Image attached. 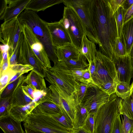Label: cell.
Here are the masks:
<instances>
[{
	"instance_id": "6da1fadb",
	"label": "cell",
	"mask_w": 133,
	"mask_h": 133,
	"mask_svg": "<svg viewBox=\"0 0 133 133\" xmlns=\"http://www.w3.org/2000/svg\"><path fill=\"white\" fill-rule=\"evenodd\" d=\"M92 16L101 52L111 60L117 31L115 17L109 0H94Z\"/></svg>"
},
{
	"instance_id": "7a4b0ae2",
	"label": "cell",
	"mask_w": 133,
	"mask_h": 133,
	"mask_svg": "<svg viewBox=\"0 0 133 133\" xmlns=\"http://www.w3.org/2000/svg\"><path fill=\"white\" fill-rule=\"evenodd\" d=\"M21 24L28 26L45 47L50 59L55 64L58 62L56 48L53 45L47 22L42 19L36 12L25 10L18 16Z\"/></svg>"
},
{
	"instance_id": "3957f363",
	"label": "cell",
	"mask_w": 133,
	"mask_h": 133,
	"mask_svg": "<svg viewBox=\"0 0 133 133\" xmlns=\"http://www.w3.org/2000/svg\"><path fill=\"white\" fill-rule=\"evenodd\" d=\"M121 98L116 93L96 111L94 133H112L116 119L120 112Z\"/></svg>"
},
{
	"instance_id": "277c9868",
	"label": "cell",
	"mask_w": 133,
	"mask_h": 133,
	"mask_svg": "<svg viewBox=\"0 0 133 133\" xmlns=\"http://www.w3.org/2000/svg\"><path fill=\"white\" fill-rule=\"evenodd\" d=\"M94 0H63L66 6L72 8L75 11L83 24L85 34L89 39L99 45L94 26L92 16Z\"/></svg>"
},
{
	"instance_id": "5b68a950",
	"label": "cell",
	"mask_w": 133,
	"mask_h": 133,
	"mask_svg": "<svg viewBox=\"0 0 133 133\" xmlns=\"http://www.w3.org/2000/svg\"><path fill=\"white\" fill-rule=\"evenodd\" d=\"M24 122V127L45 133H70L72 131L52 116L32 111Z\"/></svg>"
},
{
	"instance_id": "8992f818",
	"label": "cell",
	"mask_w": 133,
	"mask_h": 133,
	"mask_svg": "<svg viewBox=\"0 0 133 133\" xmlns=\"http://www.w3.org/2000/svg\"><path fill=\"white\" fill-rule=\"evenodd\" d=\"M59 21L68 32L72 43L80 52L85 32L82 23L77 13L72 8L65 6L63 18Z\"/></svg>"
},
{
	"instance_id": "52a82bcc",
	"label": "cell",
	"mask_w": 133,
	"mask_h": 133,
	"mask_svg": "<svg viewBox=\"0 0 133 133\" xmlns=\"http://www.w3.org/2000/svg\"><path fill=\"white\" fill-rule=\"evenodd\" d=\"M95 58L96 71L92 78V84L98 86L117 80L115 67L112 60L98 51Z\"/></svg>"
},
{
	"instance_id": "ba28073f",
	"label": "cell",
	"mask_w": 133,
	"mask_h": 133,
	"mask_svg": "<svg viewBox=\"0 0 133 133\" xmlns=\"http://www.w3.org/2000/svg\"><path fill=\"white\" fill-rule=\"evenodd\" d=\"M23 26L20 23L17 17L7 22H4L1 25L0 41L4 44L9 47V56L16 45Z\"/></svg>"
},
{
	"instance_id": "9c48e42d",
	"label": "cell",
	"mask_w": 133,
	"mask_h": 133,
	"mask_svg": "<svg viewBox=\"0 0 133 133\" xmlns=\"http://www.w3.org/2000/svg\"><path fill=\"white\" fill-rule=\"evenodd\" d=\"M110 96L97 86L90 83L81 104L89 113L96 111L110 99Z\"/></svg>"
},
{
	"instance_id": "30bf717a",
	"label": "cell",
	"mask_w": 133,
	"mask_h": 133,
	"mask_svg": "<svg viewBox=\"0 0 133 133\" xmlns=\"http://www.w3.org/2000/svg\"><path fill=\"white\" fill-rule=\"evenodd\" d=\"M51 102L58 106L62 113L68 115L73 122L75 120L76 103L73 96H70L57 87L51 85Z\"/></svg>"
},
{
	"instance_id": "8fae6325",
	"label": "cell",
	"mask_w": 133,
	"mask_h": 133,
	"mask_svg": "<svg viewBox=\"0 0 133 133\" xmlns=\"http://www.w3.org/2000/svg\"><path fill=\"white\" fill-rule=\"evenodd\" d=\"M45 77L51 85L58 87L70 96H73L78 81L71 77L52 67L46 71Z\"/></svg>"
},
{
	"instance_id": "7c38bea8",
	"label": "cell",
	"mask_w": 133,
	"mask_h": 133,
	"mask_svg": "<svg viewBox=\"0 0 133 133\" xmlns=\"http://www.w3.org/2000/svg\"><path fill=\"white\" fill-rule=\"evenodd\" d=\"M18 64L32 66L34 68L33 70L44 78L48 70L41 63L25 35L18 57Z\"/></svg>"
},
{
	"instance_id": "4fadbf2b",
	"label": "cell",
	"mask_w": 133,
	"mask_h": 133,
	"mask_svg": "<svg viewBox=\"0 0 133 133\" xmlns=\"http://www.w3.org/2000/svg\"><path fill=\"white\" fill-rule=\"evenodd\" d=\"M22 25L23 26L24 35L32 50L42 65L46 69L49 70L52 68L50 60L44 45L28 26L25 24Z\"/></svg>"
},
{
	"instance_id": "5bb4252c",
	"label": "cell",
	"mask_w": 133,
	"mask_h": 133,
	"mask_svg": "<svg viewBox=\"0 0 133 133\" xmlns=\"http://www.w3.org/2000/svg\"><path fill=\"white\" fill-rule=\"evenodd\" d=\"M111 60L115 65L118 81L130 85L131 79L133 76V68L130 55L118 56L114 54Z\"/></svg>"
},
{
	"instance_id": "9a60e30c",
	"label": "cell",
	"mask_w": 133,
	"mask_h": 133,
	"mask_svg": "<svg viewBox=\"0 0 133 133\" xmlns=\"http://www.w3.org/2000/svg\"><path fill=\"white\" fill-rule=\"evenodd\" d=\"M47 24L53 45L56 48L72 43L70 36L63 25L59 21Z\"/></svg>"
},
{
	"instance_id": "2e32d148",
	"label": "cell",
	"mask_w": 133,
	"mask_h": 133,
	"mask_svg": "<svg viewBox=\"0 0 133 133\" xmlns=\"http://www.w3.org/2000/svg\"><path fill=\"white\" fill-rule=\"evenodd\" d=\"M30 0H7V4L0 19L7 22L17 17L25 10Z\"/></svg>"
},
{
	"instance_id": "e0dca14e",
	"label": "cell",
	"mask_w": 133,
	"mask_h": 133,
	"mask_svg": "<svg viewBox=\"0 0 133 133\" xmlns=\"http://www.w3.org/2000/svg\"><path fill=\"white\" fill-rule=\"evenodd\" d=\"M120 40L128 54L133 57V18L124 24Z\"/></svg>"
},
{
	"instance_id": "ac0fdd59",
	"label": "cell",
	"mask_w": 133,
	"mask_h": 133,
	"mask_svg": "<svg viewBox=\"0 0 133 133\" xmlns=\"http://www.w3.org/2000/svg\"><path fill=\"white\" fill-rule=\"evenodd\" d=\"M56 52L58 61L69 59L77 60L80 54L79 50L72 43L56 48Z\"/></svg>"
},
{
	"instance_id": "d6986e66",
	"label": "cell",
	"mask_w": 133,
	"mask_h": 133,
	"mask_svg": "<svg viewBox=\"0 0 133 133\" xmlns=\"http://www.w3.org/2000/svg\"><path fill=\"white\" fill-rule=\"evenodd\" d=\"M24 80L11 96L10 102L11 108L15 107L25 105L32 102V100L22 88V86L25 83Z\"/></svg>"
},
{
	"instance_id": "ffe728a7",
	"label": "cell",
	"mask_w": 133,
	"mask_h": 133,
	"mask_svg": "<svg viewBox=\"0 0 133 133\" xmlns=\"http://www.w3.org/2000/svg\"><path fill=\"white\" fill-rule=\"evenodd\" d=\"M38 104L37 103L32 102L25 105L14 107L10 111L9 115L16 121L21 122L24 121Z\"/></svg>"
},
{
	"instance_id": "44dd1931",
	"label": "cell",
	"mask_w": 133,
	"mask_h": 133,
	"mask_svg": "<svg viewBox=\"0 0 133 133\" xmlns=\"http://www.w3.org/2000/svg\"><path fill=\"white\" fill-rule=\"evenodd\" d=\"M21 122L9 115L0 118V127L4 133H24Z\"/></svg>"
},
{
	"instance_id": "7402d4cb",
	"label": "cell",
	"mask_w": 133,
	"mask_h": 133,
	"mask_svg": "<svg viewBox=\"0 0 133 133\" xmlns=\"http://www.w3.org/2000/svg\"><path fill=\"white\" fill-rule=\"evenodd\" d=\"M32 111L52 117L58 115L62 113L58 106L52 102H48L39 104Z\"/></svg>"
},
{
	"instance_id": "603a6c76",
	"label": "cell",
	"mask_w": 133,
	"mask_h": 133,
	"mask_svg": "<svg viewBox=\"0 0 133 133\" xmlns=\"http://www.w3.org/2000/svg\"><path fill=\"white\" fill-rule=\"evenodd\" d=\"M63 0H30L25 9L35 12L44 11L55 5L63 3Z\"/></svg>"
},
{
	"instance_id": "cb8c5ba5",
	"label": "cell",
	"mask_w": 133,
	"mask_h": 133,
	"mask_svg": "<svg viewBox=\"0 0 133 133\" xmlns=\"http://www.w3.org/2000/svg\"><path fill=\"white\" fill-rule=\"evenodd\" d=\"M44 78L33 70L25 76L24 81L25 83L35 89L47 91L48 88Z\"/></svg>"
},
{
	"instance_id": "d4e9b609",
	"label": "cell",
	"mask_w": 133,
	"mask_h": 133,
	"mask_svg": "<svg viewBox=\"0 0 133 133\" xmlns=\"http://www.w3.org/2000/svg\"><path fill=\"white\" fill-rule=\"evenodd\" d=\"M97 51L95 43L88 39L84 34L82 38L80 53L86 57L89 63L95 59Z\"/></svg>"
},
{
	"instance_id": "484cf974",
	"label": "cell",
	"mask_w": 133,
	"mask_h": 133,
	"mask_svg": "<svg viewBox=\"0 0 133 133\" xmlns=\"http://www.w3.org/2000/svg\"><path fill=\"white\" fill-rule=\"evenodd\" d=\"M86 57L80 53L79 59L77 60L69 59L61 61H58L57 63L59 65L68 68L85 69L88 68L89 64L87 61Z\"/></svg>"
},
{
	"instance_id": "4316f807",
	"label": "cell",
	"mask_w": 133,
	"mask_h": 133,
	"mask_svg": "<svg viewBox=\"0 0 133 133\" xmlns=\"http://www.w3.org/2000/svg\"><path fill=\"white\" fill-rule=\"evenodd\" d=\"M89 112L81 103L76 104L75 119L73 129L82 128L88 117Z\"/></svg>"
},
{
	"instance_id": "83f0119b",
	"label": "cell",
	"mask_w": 133,
	"mask_h": 133,
	"mask_svg": "<svg viewBox=\"0 0 133 133\" xmlns=\"http://www.w3.org/2000/svg\"><path fill=\"white\" fill-rule=\"evenodd\" d=\"M52 68L71 77L76 81L79 82L81 81L83 73L88 68L85 69L68 68L60 66L57 63L54 64Z\"/></svg>"
},
{
	"instance_id": "f1b7e54d",
	"label": "cell",
	"mask_w": 133,
	"mask_h": 133,
	"mask_svg": "<svg viewBox=\"0 0 133 133\" xmlns=\"http://www.w3.org/2000/svg\"><path fill=\"white\" fill-rule=\"evenodd\" d=\"M120 112L121 115H125L133 120V98L131 95L125 99H121Z\"/></svg>"
},
{
	"instance_id": "f546056e",
	"label": "cell",
	"mask_w": 133,
	"mask_h": 133,
	"mask_svg": "<svg viewBox=\"0 0 133 133\" xmlns=\"http://www.w3.org/2000/svg\"><path fill=\"white\" fill-rule=\"evenodd\" d=\"M90 84L77 82L73 93L76 104L81 103Z\"/></svg>"
},
{
	"instance_id": "4dcf8cb0",
	"label": "cell",
	"mask_w": 133,
	"mask_h": 133,
	"mask_svg": "<svg viewBox=\"0 0 133 133\" xmlns=\"http://www.w3.org/2000/svg\"><path fill=\"white\" fill-rule=\"evenodd\" d=\"M115 93L117 97L125 99L131 95L130 86L126 82L118 81L116 88Z\"/></svg>"
},
{
	"instance_id": "1f68e13d",
	"label": "cell",
	"mask_w": 133,
	"mask_h": 133,
	"mask_svg": "<svg viewBox=\"0 0 133 133\" xmlns=\"http://www.w3.org/2000/svg\"><path fill=\"white\" fill-rule=\"evenodd\" d=\"M126 11L121 6L114 14L117 25V37L120 39L124 24V16Z\"/></svg>"
},
{
	"instance_id": "d6a6232c",
	"label": "cell",
	"mask_w": 133,
	"mask_h": 133,
	"mask_svg": "<svg viewBox=\"0 0 133 133\" xmlns=\"http://www.w3.org/2000/svg\"><path fill=\"white\" fill-rule=\"evenodd\" d=\"M25 77L22 75L16 80L8 85L0 93V98L11 96L14 91L23 82Z\"/></svg>"
},
{
	"instance_id": "836d02e7",
	"label": "cell",
	"mask_w": 133,
	"mask_h": 133,
	"mask_svg": "<svg viewBox=\"0 0 133 133\" xmlns=\"http://www.w3.org/2000/svg\"><path fill=\"white\" fill-rule=\"evenodd\" d=\"M23 32L21 34L18 41L12 53L9 56L10 66L18 64V60L24 37Z\"/></svg>"
},
{
	"instance_id": "e575fe53",
	"label": "cell",
	"mask_w": 133,
	"mask_h": 133,
	"mask_svg": "<svg viewBox=\"0 0 133 133\" xmlns=\"http://www.w3.org/2000/svg\"><path fill=\"white\" fill-rule=\"evenodd\" d=\"M11 96L4 98H0V118L9 115L11 109L10 99Z\"/></svg>"
},
{
	"instance_id": "d590c367",
	"label": "cell",
	"mask_w": 133,
	"mask_h": 133,
	"mask_svg": "<svg viewBox=\"0 0 133 133\" xmlns=\"http://www.w3.org/2000/svg\"><path fill=\"white\" fill-rule=\"evenodd\" d=\"M17 72L10 68L2 75H0V93L7 86L12 77Z\"/></svg>"
},
{
	"instance_id": "8d00e7d4",
	"label": "cell",
	"mask_w": 133,
	"mask_h": 133,
	"mask_svg": "<svg viewBox=\"0 0 133 133\" xmlns=\"http://www.w3.org/2000/svg\"><path fill=\"white\" fill-rule=\"evenodd\" d=\"M96 111L89 113L84 124L82 128L89 133H94Z\"/></svg>"
},
{
	"instance_id": "74e56055",
	"label": "cell",
	"mask_w": 133,
	"mask_h": 133,
	"mask_svg": "<svg viewBox=\"0 0 133 133\" xmlns=\"http://www.w3.org/2000/svg\"><path fill=\"white\" fill-rule=\"evenodd\" d=\"M52 117L67 128L73 130V122L68 115L62 113L58 115Z\"/></svg>"
},
{
	"instance_id": "f35d334b",
	"label": "cell",
	"mask_w": 133,
	"mask_h": 133,
	"mask_svg": "<svg viewBox=\"0 0 133 133\" xmlns=\"http://www.w3.org/2000/svg\"><path fill=\"white\" fill-rule=\"evenodd\" d=\"M118 81L107 82L97 86L101 90L110 95L115 93L116 88Z\"/></svg>"
},
{
	"instance_id": "ab89813d",
	"label": "cell",
	"mask_w": 133,
	"mask_h": 133,
	"mask_svg": "<svg viewBox=\"0 0 133 133\" xmlns=\"http://www.w3.org/2000/svg\"><path fill=\"white\" fill-rule=\"evenodd\" d=\"M114 54L118 56H123L128 54L120 39L117 37L115 41Z\"/></svg>"
},
{
	"instance_id": "60d3db41",
	"label": "cell",
	"mask_w": 133,
	"mask_h": 133,
	"mask_svg": "<svg viewBox=\"0 0 133 133\" xmlns=\"http://www.w3.org/2000/svg\"><path fill=\"white\" fill-rule=\"evenodd\" d=\"M122 119V133H130L133 127V120H132L125 115H123Z\"/></svg>"
},
{
	"instance_id": "b9f144b4",
	"label": "cell",
	"mask_w": 133,
	"mask_h": 133,
	"mask_svg": "<svg viewBox=\"0 0 133 133\" xmlns=\"http://www.w3.org/2000/svg\"><path fill=\"white\" fill-rule=\"evenodd\" d=\"M10 68L17 72H22L25 73L33 70L34 68L32 66L29 65H23L18 64L10 66Z\"/></svg>"
},
{
	"instance_id": "7bdbcfd3",
	"label": "cell",
	"mask_w": 133,
	"mask_h": 133,
	"mask_svg": "<svg viewBox=\"0 0 133 133\" xmlns=\"http://www.w3.org/2000/svg\"><path fill=\"white\" fill-rule=\"evenodd\" d=\"M120 115H119L116 119L112 133H122V123L121 120Z\"/></svg>"
},
{
	"instance_id": "ee69618b",
	"label": "cell",
	"mask_w": 133,
	"mask_h": 133,
	"mask_svg": "<svg viewBox=\"0 0 133 133\" xmlns=\"http://www.w3.org/2000/svg\"><path fill=\"white\" fill-rule=\"evenodd\" d=\"M124 0H109V2L114 15L120 7Z\"/></svg>"
},
{
	"instance_id": "f6af8a7d",
	"label": "cell",
	"mask_w": 133,
	"mask_h": 133,
	"mask_svg": "<svg viewBox=\"0 0 133 133\" xmlns=\"http://www.w3.org/2000/svg\"><path fill=\"white\" fill-rule=\"evenodd\" d=\"M92 80L89 71V67L83 73L80 82L87 84L92 83Z\"/></svg>"
},
{
	"instance_id": "bcb514c9",
	"label": "cell",
	"mask_w": 133,
	"mask_h": 133,
	"mask_svg": "<svg viewBox=\"0 0 133 133\" xmlns=\"http://www.w3.org/2000/svg\"><path fill=\"white\" fill-rule=\"evenodd\" d=\"M0 75H2L10 68L9 57L5 61L0 62Z\"/></svg>"
},
{
	"instance_id": "7dc6e473",
	"label": "cell",
	"mask_w": 133,
	"mask_h": 133,
	"mask_svg": "<svg viewBox=\"0 0 133 133\" xmlns=\"http://www.w3.org/2000/svg\"><path fill=\"white\" fill-rule=\"evenodd\" d=\"M22 87V89L27 95L29 96L33 101L34 99L33 94L34 91L36 89L28 85H27L26 86L23 85Z\"/></svg>"
},
{
	"instance_id": "c3c4849f",
	"label": "cell",
	"mask_w": 133,
	"mask_h": 133,
	"mask_svg": "<svg viewBox=\"0 0 133 133\" xmlns=\"http://www.w3.org/2000/svg\"><path fill=\"white\" fill-rule=\"evenodd\" d=\"M133 18V4L127 11L125 14L124 24Z\"/></svg>"
},
{
	"instance_id": "681fc988",
	"label": "cell",
	"mask_w": 133,
	"mask_h": 133,
	"mask_svg": "<svg viewBox=\"0 0 133 133\" xmlns=\"http://www.w3.org/2000/svg\"><path fill=\"white\" fill-rule=\"evenodd\" d=\"M96 63L95 59L92 61L89 64V69L90 72L91 77L92 79V78L95 74L96 71Z\"/></svg>"
},
{
	"instance_id": "f907efd6",
	"label": "cell",
	"mask_w": 133,
	"mask_h": 133,
	"mask_svg": "<svg viewBox=\"0 0 133 133\" xmlns=\"http://www.w3.org/2000/svg\"><path fill=\"white\" fill-rule=\"evenodd\" d=\"M133 4V0H124L121 6L126 11L128 10Z\"/></svg>"
},
{
	"instance_id": "816d5d0a",
	"label": "cell",
	"mask_w": 133,
	"mask_h": 133,
	"mask_svg": "<svg viewBox=\"0 0 133 133\" xmlns=\"http://www.w3.org/2000/svg\"><path fill=\"white\" fill-rule=\"evenodd\" d=\"M25 133H45L43 132L36 130L27 127H24Z\"/></svg>"
},
{
	"instance_id": "f5cc1de1",
	"label": "cell",
	"mask_w": 133,
	"mask_h": 133,
	"mask_svg": "<svg viewBox=\"0 0 133 133\" xmlns=\"http://www.w3.org/2000/svg\"><path fill=\"white\" fill-rule=\"evenodd\" d=\"M70 133H89L82 128L73 129Z\"/></svg>"
},
{
	"instance_id": "db71d44e",
	"label": "cell",
	"mask_w": 133,
	"mask_h": 133,
	"mask_svg": "<svg viewBox=\"0 0 133 133\" xmlns=\"http://www.w3.org/2000/svg\"><path fill=\"white\" fill-rule=\"evenodd\" d=\"M130 89L131 95H132L133 98V81L131 84V85L130 86Z\"/></svg>"
},
{
	"instance_id": "11a10c76",
	"label": "cell",
	"mask_w": 133,
	"mask_h": 133,
	"mask_svg": "<svg viewBox=\"0 0 133 133\" xmlns=\"http://www.w3.org/2000/svg\"><path fill=\"white\" fill-rule=\"evenodd\" d=\"M130 133H133V127H132Z\"/></svg>"
},
{
	"instance_id": "9f6ffc18",
	"label": "cell",
	"mask_w": 133,
	"mask_h": 133,
	"mask_svg": "<svg viewBox=\"0 0 133 133\" xmlns=\"http://www.w3.org/2000/svg\"></svg>"
}]
</instances>
